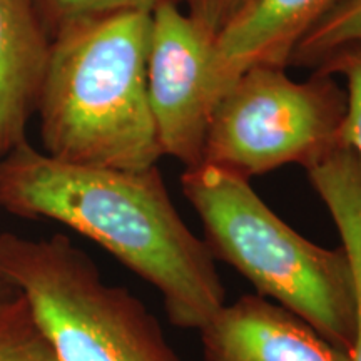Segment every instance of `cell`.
Masks as SVG:
<instances>
[{
    "instance_id": "cell-1",
    "label": "cell",
    "mask_w": 361,
    "mask_h": 361,
    "mask_svg": "<svg viewBox=\"0 0 361 361\" xmlns=\"http://www.w3.org/2000/svg\"><path fill=\"white\" fill-rule=\"evenodd\" d=\"M0 207L101 245L161 293L174 326L200 329L224 306L213 252L180 218L157 166L72 164L25 141L0 157Z\"/></svg>"
},
{
    "instance_id": "cell-2",
    "label": "cell",
    "mask_w": 361,
    "mask_h": 361,
    "mask_svg": "<svg viewBox=\"0 0 361 361\" xmlns=\"http://www.w3.org/2000/svg\"><path fill=\"white\" fill-rule=\"evenodd\" d=\"M149 34L151 12L123 11L84 17L52 35L35 104L45 154L99 168L157 164Z\"/></svg>"
},
{
    "instance_id": "cell-3",
    "label": "cell",
    "mask_w": 361,
    "mask_h": 361,
    "mask_svg": "<svg viewBox=\"0 0 361 361\" xmlns=\"http://www.w3.org/2000/svg\"><path fill=\"white\" fill-rule=\"evenodd\" d=\"M183 192L200 216L214 259L231 264L263 298L351 350L356 323L353 269L345 247L296 233L252 191L250 179L201 164L184 171Z\"/></svg>"
},
{
    "instance_id": "cell-4",
    "label": "cell",
    "mask_w": 361,
    "mask_h": 361,
    "mask_svg": "<svg viewBox=\"0 0 361 361\" xmlns=\"http://www.w3.org/2000/svg\"><path fill=\"white\" fill-rule=\"evenodd\" d=\"M0 271L19 288L62 361H183L156 316L64 234H0Z\"/></svg>"
},
{
    "instance_id": "cell-5",
    "label": "cell",
    "mask_w": 361,
    "mask_h": 361,
    "mask_svg": "<svg viewBox=\"0 0 361 361\" xmlns=\"http://www.w3.org/2000/svg\"><path fill=\"white\" fill-rule=\"evenodd\" d=\"M286 67H247L226 90L207 129L202 164L251 179L303 168L346 141L348 94L333 75L296 82Z\"/></svg>"
},
{
    "instance_id": "cell-6",
    "label": "cell",
    "mask_w": 361,
    "mask_h": 361,
    "mask_svg": "<svg viewBox=\"0 0 361 361\" xmlns=\"http://www.w3.org/2000/svg\"><path fill=\"white\" fill-rule=\"evenodd\" d=\"M146 79L162 156L186 169L201 166L216 107L238 78L224 69L216 35L179 4H164L151 13Z\"/></svg>"
},
{
    "instance_id": "cell-7",
    "label": "cell",
    "mask_w": 361,
    "mask_h": 361,
    "mask_svg": "<svg viewBox=\"0 0 361 361\" xmlns=\"http://www.w3.org/2000/svg\"><path fill=\"white\" fill-rule=\"evenodd\" d=\"M200 333L204 361H351L348 351L259 295L224 305Z\"/></svg>"
},
{
    "instance_id": "cell-8",
    "label": "cell",
    "mask_w": 361,
    "mask_h": 361,
    "mask_svg": "<svg viewBox=\"0 0 361 361\" xmlns=\"http://www.w3.org/2000/svg\"><path fill=\"white\" fill-rule=\"evenodd\" d=\"M49 47L35 0H0V157L27 141Z\"/></svg>"
},
{
    "instance_id": "cell-9",
    "label": "cell",
    "mask_w": 361,
    "mask_h": 361,
    "mask_svg": "<svg viewBox=\"0 0 361 361\" xmlns=\"http://www.w3.org/2000/svg\"><path fill=\"white\" fill-rule=\"evenodd\" d=\"M343 0H247L216 35L224 69L238 78L256 64L288 67L295 49Z\"/></svg>"
},
{
    "instance_id": "cell-10",
    "label": "cell",
    "mask_w": 361,
    "mask_h": 361,
    "mask_svg": "<svg viewBox=\"0 0 361 361\" xmlns=\"http://www.w3.org/2000/svg\"><path fill=\"white\" fill-rule=\"evenodd\" d=\"M308 178L331 214L353 269L356 323L351 361H361V157L343 141L306 166Z\"/></svg>"
},
{
    "instance_id": "cell-11",
    "label": "cell",
    "mask_w": 361,
    "mask_h": 361,
    "mask_svg": "<svg viewBox=\"0 0 361 361\" xmlns=\"http://www.w3.org/2000/svg\"><path fill=\"white\" fill-rule=\"evenodd\" d=\"M0 361H62L22 293L0 306Z\"/></svg>"
},
{
    "instance_id": "cell-12",
    "label": "cell",
    "mask_w": 361,
    "mask_h": 361,
    "mask_svg": "<svg viewBox=\"0 0 361 361\" xmlns=\"http://www.w3.org/2000/svg\"><path fill=\"white\" fill-rule=\"evenodd\" d=\"M353 44H361V0H343L301 40L290 66L316 71L331 54Z\"/></svg>"
},
{
    "instance_id": "cell-13",
    "label": "cell",
    "mask_w": 361,
    "mask_h": 361,
    "mask_svg": "<svg viewBox=\"0 0 361 361\" xmlns=\"http://www.w3.org/2000/svg\"><path fill=\"white\" fill-rule=\"evenodd\" d=\"M39 13L49 35L61 30L71 22L101 13L142 11L154 12L164 4H179L180 0H35Z\"/></svg>"
},
{
    "instance_id": "cell-14",
    "label": "cell",
    "mask_w": 361,
    "mask_h": 361,
    "mask_svg": "<svg viewBox=\"0 0 361 361\" xmlns=\"http://www.w3.org/2000/svg\"><path fill=\"white\" fill-rule=\"evenodd\" d=\"M314 72L345 79L348 94L345 139L361 157V44L331 54Z\"/></svg>"
},
{
    "instance_id": "cell-15",
    "label": "cell",
    "mask_w": 361,
    "mask_h": 361,
    "mask_svg": "<svg viewBox=\"0 0 361 361\" xmlns=\"http://www.w3.org/2000/svg\"><path fill=\"white\" fill-rule=\"evenodd\" d=\"M247 0H180L194 20L218 35Z\"/></svg>"
},
{
    "instance_id": "cell-16",
    "label": "cell",
    "mask_w": 361,
    "mask_h": 361,
    "mask_svg": "<svg viewBox=\"0 0 361 361\" xmlns=\"http://www.w3.org/2000/svg\"><path fill=\"white\" fill-rule=\"evenodd\" d=\"M19 295H20L19 288H17L16 284H13L11 279L0 271V306L8 303V301H12L13 298H17Z\"/></svg>"
}]
</instances>
